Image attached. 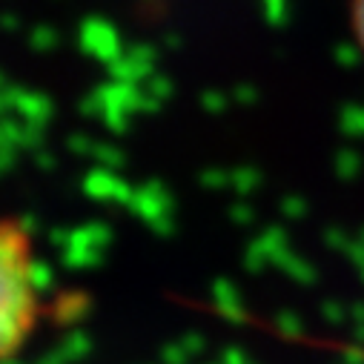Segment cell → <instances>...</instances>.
Masks as SVG:
<instances>
[{
	"mask_svg": "<svg viewBox=\"0 0 364 364\" xmlns=\"http://www.w3.org/2000/svg\"><path fill=\"white\" fill-rule=\"evenodd\" d=\"M353 29H355V38L364 49V0H353Z\"/></svg>",
	"mask_w": 364,
	"mask_h": 364,
	"instance_id": "2",
	"label": "cell"
},
{
	"mask_svg": "<svg viewBox=\"0 0 364 364\" xmlns=\"http://www.w3.org/2000/svg\"><path fill=\"white\" fill-rule=\"evenodd\" d=\"M46 310L26 227L0 218V364L26 347Z\"/></svg>",
	"mask_w": 364,
	"mask_h": 364,
	"instance_id": "1",
	"label": "cell"
}]
</instances>
